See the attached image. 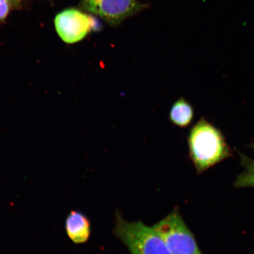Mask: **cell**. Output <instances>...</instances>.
<instances>
[{
	"label": "cell",
	"mask_w": 254,
	"mask_h": 254,
	"mask_svg": "<svg viewBox=\"0 0 254 254\" xmlns=\"http://www.w3.org/2000/svg\"><path fill=\"white\" fill-rule=\"evenodd\" d=\"M152 228L164 240L171 254H202L179 208H175Z\"/></svg>",
	"instance_id": "obj_3"
},
{
	"label": "cell",
	"mask_w": 254,
	"mask_h": 254,
	"mask_svg": "<svg viewBox=\"0 0 254 254\" xmlns=\"http://www.w3.org/2000/svg\"><path fill=\"white\" fill-rule=\"evenodd\" d=\"M55 23L57 33L68 44L79 42L89 33L100 28L93 16L75 8L65 9L57 14Z\"/></svg>",
	"instance_id": "obj_4"
},
{
	"label": "cell",
	"mask_w": 254,
	"mask_h": 254,
	"mask_svg": "<svg viewBox=\"0 0 254 254\" xmlns=\"http://www.w3.org/2000/svg\"><path fill=\"white\" fill-rule=\"evenodd\" d=\"M10 5L6 0H0V20H4L7 17Z\"/></svg>",
	"instance_id": "obj_9"
},
{
	"label": "cell",
	"mask_w": 254,
	"mask_h": 254,
	"mask_svg": "<svg viewBox=\"0 0 254 254\" xmlns=\"http://www.w3.org/2000/svg\"><path fill=\"white\" fill-rule=\"evenodd\" d=\"M194 117L193 107L184 98H180L171 107L170 122L180 128H186L192 123Z\"/></svg>",
	"instance_id": "obj_7"
},
{
	"label": "cell",
	"mask_w": 254,
	"mask_h": 254,
	"mask_svg": "<svg viewBox=\"0 0 254 254\" xmlns=\"http://www.w3.org/2000/svg\"><path fill=\"white\" fill-rule=\"evenodd\" d=\"M240 158L241 164L244 168L243 172L237 177L234 186L236 188H254V160L246 155L238 152Z\"/></svg>",
	"instance_id": "obj_8"
},
{
	"label": "cell",
	"mask_w": 254,
	"mask_h": 254,
	"mask_svg": "<svg viewBox=\"0 0 254 254\" xmlns=\"http://www.w3.org/2000/svg\"><path fill=\"white\" fill-rule=\"evenodd\" d=\"M251 148H252L253 151L254 152V141H253L252 144H250Z\"/></svg>",
	"instance_id": "obj_11"
},
{
	"label": "cell",
	"mask_w": 254,
	"mask_h": 254,
	"mask_svg": "<svg viewBox=\"0 0 254 254\" xmlns=\"http://www.w3.org/2000/svg\"><path fill=\"white\" fill-rule=\"evenodd\" d=\"M114 234L131 254H172L152 227L141 221H127L116 212Z\"/></svg>",
	"instance_id": "obj_2"
},
{
	"label": "cell",
	"mask_w": 254,
	"mask_h": 254,
	"mask_svg": "<svg viewBox=\"0 0 254 254\" xmlns=\"http://www.w3.org/2000/svg\"><path fill=\"white\" fill-rule=\"evenodd\" d=\"M190 156L198 174L233 155L220 129L202 117L190 129Z\"/></svg>",
	"instance_id": "obj_1"
},
{
	"label": "cell",
	"mask_w": 254,
	"mask_h": 254,
	"mask_svg": "<svg viewBox=\"0 0 254 254\" xmlns=\"http://www.w3.org/2000/svg\"><path fill=\"white\" fill-rule=\"evenodd\" d=\"M65 230L66 236L73 243L84 244L90 237V221L82 212L72 210L66 216Z\"/></svg>",
	"instance_id": "obj_6"
},
{
	"label": "cell",
	"mask_w": 254,
	"mask_h": 254,
	"mask_svg": "<svg viewBox=\"0 0 254 254\" xmlns=\"http://www.w3.org/2000/svg\"><path fill=\"white\" fill-rule=\"evenodd\" d=\"M79 7L98 16L111 26H117L146 6L137 0H82Z\"/></svg>",
	"instance_id": "obj_5"
},
{
	"label": "cell",
	"mask_w": 254,
	"mask_h": 254,
	"mask_svg": "<svg viewBox=\"0 0 254 254\" xmlns=\"http://www.w3.org/2000/svg\"><path fill=\"white\" fill-rule=\"evenodd\" d=\"M8 2L9 5L17 6L20 4L21 0H6Z\"/></svg>",
	"instance_id": "obj_10"
}]
</instances>
